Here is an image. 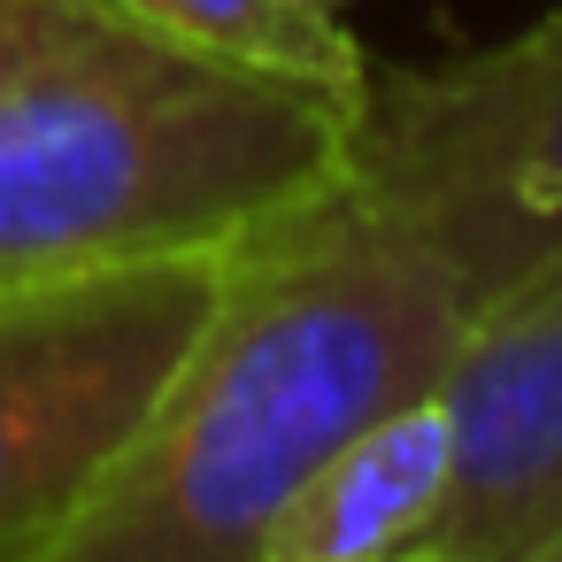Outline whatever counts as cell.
<instances>
[{
  "label": "cell",
  "mask_w": 562,
  "mask_h": 562,
  "mask_svg": "<svg viewBox=\"0 0 562 562\" xmlns=\"http://www.w3.org/2000/svg\"><path fill=\"white\" fill-rule=\"evenodd\" d=\"M470 308L347 170L255 224L170 385L40 562H262L293 493L439 385Z\"/></svg>",
  "instance_id": "6da1fadb"
},
{
  "label": "cell",
  "mask_w": 562,
  "mask_h": 562,
  "mask_svg": "<svg viewBox=\"0 0 562 562\" xmlns=\"http://www.w3.org/2000/svg\"><path fill=\"white\" fill-rule=\"evenodd\" d=\"M347 124L116 0H0V293L224 255L347 170Z\"/></svg>",
  "instance_id": "7a4b0ae2"
},
{
  "label": "cell",
  "mask_w": 562,
  "mask_h": 562,
  "mask_svg": "<svg viewBox=\"0 0 562 562\" xmlns=\"http://www.w3.org/2000/svg\"><path fill=\"white\" fill-rule=\"evenodd\" d=\"M347 186L447 270L470 316L562 278V0L516 40L370 70Z\"/></svg>",
  "instance_id": "3957f363"
},
{
  "label": "cell",
  "mask_w": 562,
  "mask_h": 562,
  "mask_svg": "<svg viewBox=\"0 0 562 562\" xmlns=\"http://www.w3.org/2000/svg\"><path fill=\"white\" fill-rule=\"evenodd\" d=\"M224 255L0 293V562H40L109 477L193 347Z\"/></svg>",
  "instance_id": "277c9868"
},
{
  "label": "cell",
  "mask_w": 562,
  "mask_h": 562,
  "mask_svg": "<svg viewBox=\"0 0 562 562\" xmlns=\"http://www.w3.org/2000/svg\"><path fill=\"white\" fill-rule=\"evenodd\" d=\"M439 401L454 485L416 562H562V278L470 316Z\"/></svg>",
  "instance_id": "5b68a950"
},
{
  "label": "cell",
  "mask_w": 562,
  "mask_h": 562,
  "mask_svg": "<svg viewBox=\"0 0 562 562\" xmlns=\"http://www.w3.org/2000/svg\"><path fill=\"white\" fill-rule=\"evenodd\" d=\"M454 485V424L439 385L370 416L278 516L262 562H416Z\"/></svg>",
  "instance_id": "8992f818"
},
{
  "label": "cell",
  "mask_w": 562,
  "mask_h": 562,
  "mask_svg": "<svg viewBox=\"0 0 562 562\" xmlns=\"http://www.w3.org/2000/svg\"><path fill=\"white\" fill-rule=\"evenodd\" d=\"M116 9L147 16L186 47L347 93V101H362V78H370V55L355 47V24H347L355 0H116Z\"/></svg>",
  "instance_id": "52a82bcc"
}]
</instances>
